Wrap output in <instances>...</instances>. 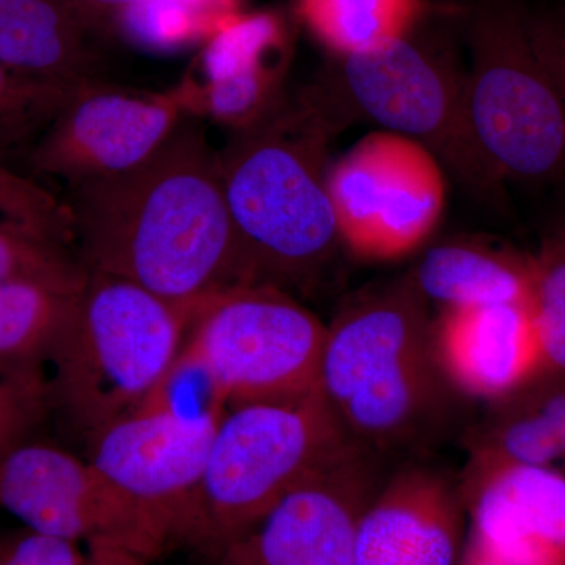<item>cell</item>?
Here are the masks:
<instances>
[{
  "mask_svg": "<svg viewBox=\"0 0 565 565\" xmlns=\"http://www.w3.org/2000/svg\"><path fill=\"white\" fill-rule=\"evenodd\" d=\"M66 204L88 274L131 281L193 313L215 294L250 285L218 152L196 117L131 172L70 189Z\"/></svg>",
  "mask_w": 565,
  "mask_h": 565,
  "instance_id": "6da1fadb",
  "label": "cell"
},
{
  "mask_svg": "<svg viewBox=\"0 0 565 565\" xmlns=\"http://www.w3.org/2000/svg\"><path fill=\"white\" fill-rule=\"evenodd\" d=\"M337 129L302 96L234 132L218 152L226 206L252 285L313 280L340 248L329 192Z\"/></svg>",
  "mask_w": 565,
  "mask_h": 565,
  "instance_id": "7a4b0ae2",
  "label": "cell"
},
{
  "mask_svg": "<svg viewBox=\"0 0 565 565\" xmlns=\"http://www.w3.org/2000/svg\"><path fill=\"white\" fill-rule=\"evenodd\" d=\"M433 326L407 275L364 294L327 326L319 392L353 444L382 457L437 422L448 381Z\"/></svg>",
  "mask_w": 565,
  "mask_h": 565,
  "instance_id": "3957f363",
  "label": "cell"
},
{
  "mask_svg": "<svg viewBox=\"0 0 565 565\" xmlns=\"http://www.w3.org/2000/svg\"><path fill=\"white\" fill-rule=\"evenodd\" d=\"M193 315L131 281L88 274L47 362L50 414L88 444L158 384Z\"/></svg>",
  "mask_w": 565,
  "mask_h": 565,
  "instance_id": "277c9868",
  "label": "cell"
},
{
  "mask_svg": "<svg viewBox=\"0 0 565 565\" xmlns=\"http://www.w3.org/2000/svg\"><path fill=\"white\" fill-rule=\"evenodd\" d=\"M463 21L465 121L490 180H564L565 96L535 50L527 11L515 0H479Z\"/></svg>",
  "mask_w": 565,
  "mask_h": 565,
  "instance_id": "5b68a950",
  "label": "cell"
},
{
  "mask_svg": "<svg viewBox=\"0 0 565 565\" xmlns=\"http://www.w3.org/2000/svg\"><path fill=\"white\" fill-rule=\"evenodd\" d=\"M423 24L381 50L332 57L318 84L300 95L338 132L353 121L375 122L382 131L419 141L465 188L492 195L498 188L465 121V71L445 41L427 35Z\"/></svg>",
  "mask_w": 565,
  "mask_h": 565,
  "instance_id": "8992f818",
  "label": "cell"
},
{
  "mask_svg": "<svg viewBox=\"0 0 565 565\" xmlns=\"http://www.w3.org/2000/svg\"><path fill=\"white\" fill-rule=\"evenodd\" d=\"M353 441L318 388L236 405L212 438L192 544L215 557Z\"/></svg>",
  "mask_w": 565,
  "mask_h": 565,
  "instance_id": "52a82bcc",
  "label": "cell"
},
{
  "mask_svg": "<svg viewBox=\"0 0 565 565\" xmlns=\"http://www.w3.org/2000/svg\"><path fill=\"white\" fill-rule=\"evenodd\" d=\"M326 333L285 289L237 285L195 311L185 341L210 364L232 408L315 392Z\"/></svg>",
  "mask_w": 565,
  "mask_h": 565,
  "instance_id": "ba28073f",
  "label": "cell"
},
{
  "mask_svg": "<svg viewBox=\"0 0 565 565\" xmlns=\"http://www.w3.org/2000/svg\"><path fill=\"white\" fill-rule=\"evenodd\" d=\"M445 167L419 141L367 134L330 163L329 192L341 244L367 259H396L422 247L446 202Z\"/></svg>",
  "mask_w": 565,
  "mask_h": 565,
  "instance_id": "9c48e42d",
  "label": "cell"
},
{
  "mask_svg": "<svg viewBox=\"0 0 565 565\" xmlns=\"http://www.w3.org/2000/svg\"><path fill=\"white\" fill-rule=\"evenodd\" d=\"M0 509L22 526L77 544L111 542L150 559L170 546L151 516L90 460L33 438L0 457Z\"/></svg>",
  "mask_w": 565,
  "mask_h": 565,
  "instance_id": "30bf717a",
  "label": "cell"
},
{
  "mask_svg": "<svg viewBox=\"0 0 565 565\" xmlns=\"http://www.w3.org/2000/svg\"><path fill=\"white\" fill-rule=\"evenodd\" d=\"M189 117L184 82L161 93L87 82L29 150V166L68 189L120 177L150 161Z\"/></svg>",
  "mask_w": 565,
  "mask_h": 565,
  "instance_id": "8fae6325",
  "label": "cell"
},
{
  "mask_svg": "<svg viewBox=\"0 0 565 565\" xmlns=\"http://www.w3.org/2000/svg\"><path fill=\"white\" fill-rule=\"evenodd\" d=\"M382 457L352 445L225 546L217 565H353L360 520L384 482Z\"/></svg>",
  "mask_w": 565,
  "mask_h": 565,
  "instance_id": "7c38bea8",
  "label": "cell"
},
{
  "mask_svg": "<svg viewBox=\"0 0 565 565\" xmlns=\"http://www.w3.org/2000/svg\"><path fill=\"white\" fill-rule=\"evenodd\" d=\"M217 427L129 412L88 441V460L151 516L169 545H191Z\"/></svg>",
  "mask_w": 565,
  "mask_h": 565,
  "instance_id": "4fadbf2b",
  "label": "cell"
},
{
  "mask_svg": "<svg viewBox=\"0 0 565 565\" xmlns=\"http://www.w3.org/2000/svg\"><path fill=\"white\" fill-rule=\"evenodd\" d=\"M470 537L505 565H565V476L552 467L470 463Z\"/></svg>",
  "mask_w": 565,
  "mask_h": 565,
  "instance_id": "5bb4252c",
  "label": "cell"
},
{
  "mask_svg": "<svg viewBox=\"0 0 565 565\" xmlns=\"http://www.w3.org/2000/svg\"><path fill=\"white\" fill-rule=\"evenodd\" d=\"M463 511L440 476L423 468L390 476L364 509L353 565H459Z\"/></svg>",
  "mask_w": 565,
  "mask_h": 565,
  "instance_id": "9a60e30c",
  "label": "cell"
},
{
  "mask_svg": "<svg viewBox=\"0 0 565 565\" xmlns=\"http://www.w3.org/2000/svg\"><path fill=\"white\" fill-rule=\"evenodd\" d=\"M433 338L446 381L471 396L508 401L537 374L539 341L530 303L444 310Z\"/></svg>",
  "mask_w": 565,
  "mask_h": 565,
  "instance_id": "2e32d148",
  "label": "cell"
},
{
  "mask_svg": "<svg viewBox=\"0 0 565 565\" xmlns=\"http://www.w3.org/2000/svg\"><path fill=\"white\" fill-rule=\"evenodd\" d=\"M92 32L63 0H0V65L74 88L98 79Z\"/></svg>",
  "mask_w": 565,
  "mask_h": 565,
  "instance_id": "e0dca14e",
  "label": "cell"
},
{
  "mask_svg": "<svg viewBox=\"0 0 565 565\" xmlns=\"http://www.w3.org/2000/svg\"><path fill=\"white\" fill-rule=\"evenodd\" d=\"M407 277L426 302L444 310L530 303L531 256L479 241H444L427 248Z\"/></svg>",
  "mask_w": 565,
  "mask_h": 565,
  "instance_id": "ac0fdd59",
  "label": "cell"
},
{
  "mask_svg": "<svg viewBox=\"0 0 565 565\" xmlns=\"http://www.w3.org/2000/svg\"><path fill=\"white\" fill-rule=\"evenodd\" d=\"M76 294L46 282H0V371L46 381Z\"/></svg>",
  "mask_w": 565,
  "mask_h": 565,
  "instance_id": "d6986e66",
  "label": "cell"
},
{
  "mask_svg": "<svg viewBox=\"0 0 565 565\" xmlns=\"http://www.w3.org/2000/svg\"><path fill=\"white\" fill-rule=\"evenodd\" d=\"M300 22L332 57L366 54L414 33L426 0H297Z\"/></svg>",
  "mask_w": 565,
  "mask_h": 565,
  "instance_id": "ffe728a7",
  "label": "cell"
},
{
  "mask_svg": "<svg viewBox=\"0 0 565 565\" xmlns=\"http://www.w3.org/2000/svg\"><path fill=\"white\" fill-rule=\"evenodd\" d=\"M274 11H239L204 41L199 84L222 81L269 82L282 85L289 39Z\"/></svg>",
  "mask_w": 565,
  "mask_h": 565,
  "instance_id": "44dd1931",
  "label": "cell"
},
{
  "mask_svg": "<svg viewBox=\"0 0 565 565\" xmlns=\"http://www.w3.org/2000/svg\"><path fill=\"white\" fill-rule=\"evenodd\" d=\"M530 307L537 332L539 370L522 393L565 390V237L559 233L531 256Z\"/></svg>",
  "mask_w": 565,
  "mask_h": 565,
  "instance_id": "7402d4cb",
  "label": "cell"
},
{
  "mask_svg": "<svg viewBox=\"0 0 565 565\" xmlns=\"http://www.w3.org/2000/svg\"><path fill=\"white\" fill-rule=\"evenodd\" d=\"M239 11L241 0H140L114 32L148 50H178L204 43Z\"/></svg>",
  "mask_w": 565,
  "mask_h": 565,
  "instance_id": "603a6c76",
  "label": "cell"
},
{
  "mask_svg": "<svg viewBox=\"0 0 565 565\" xmlns=\"http://www.w3.org/2000/svg\"><path fill=\"white\" fill-rule=\"evenodd\" d=\"M134 411L169 416L181 423L218 426L230 411V403L202 353L184 341L177 359Z\"/></svg>",
  "mask_w": 565,
  "mask_h": 565,
  "instance_id": "cb8c5ba5",
  "label": "cell"
},
{
  "mask_svg": "<svg viewBox=\"0 0 565 565\" xmlns=\"http://www.w3.org/2000/svg\"><path fill=\"white\" fill-rule=\"evenodd\" d=\"M74 88L32 81L0 65V158L31 150Z\"/></svg>",
  "mask_w": 565,
  "mask_h": 565,
  "instance_id": "d4e9b609",
  "label": "cell"
},
{
  "mask_svg": "<svg viewBox=\"0 0 565 565\" xmlns=\"http://www.w3.org/2000/svg\"><path fill=\"white\" fill-rule=\"evenodd\" d=\"M87 277L68 245L0 221V282L39 281L79 291Z\"/></svg>",
  "mask_w": 565,
  "mask_h": 565,
  "instance_id": "484cf974",
  "label": "cell"
},
{
  "mask_svg": "<svg viewBox=\"0 0 565 565\" xmlns=\"http://www.w3.org/2000/svg\"><path fill=\"white\" fill-rule=\"evenodd\" d=\"M0 217L63 245L73 243L68 204L0 158Z\"/></svg>",
  "mask_w": 565,
  "mask_h": 565,
  "instance_id": "4316f807",
  "label": "cell"
},
{
  "mask_svg": "<svg viewBox=\"0 0 565 565\" xmlns=\"http://www.w3.org/2000/svg\"><path fill=\"white\" fill-rule=\"evenodd\" d=\"M46 415L44 379L0 371V457L31 440Z\"/></svg>",
  "mask_w": 565,
  "mask_h": 565,
  "instance_id": "83f0119b",
  "label": "cell"
},
{
  "mask_svg": "<svg viewBox=\"0 0 565 565\" xmlns=\"http://www.w3.org/2000/svg\"><path fill=\"white\" fill-rule=\"evenodd\" d=\"M77 542L22 526L0 537V565H84Z\"/></svg>",
  "mask_w": 565,
  "mask_h": 565,
  "instance_id": "f1b7e54d",
  "label": "cell"
},
{
  "mask_svg": "<svg viewBox=\"0 0 565 565\" xmlns=\"http://www.w3.org/2000/svg\"><path fill=\"white\" fill-rule=\"evenodd\" d=\"M531 39L546 68L553 74L565 96V11L563 13H527Z\"/></svg>",
  "mask_w": 565,
  "mask_h": 565,
  "instance_id": "f546056e",
  "label": "cell"
},
{
  "mask_svg": "<svg viewBox=\"0 0 565 565\" xmlns=\"http://www.w3.org/2000/svg\"><path fill=\"white\" fill-rule=\"evenodd\" d=\"M88 31H115L126 11L140 0H63Z\"/></svg>",
  "mask_w": 565,
  "mask_h": 565,
  "instance_id": "4dcf8cb0",
  "label": "cell"
},
{
  "mask_svg": "<svg viewBox=\"0 0 565 565\" xmlns=\"http://www.w3.org/2000/svg\"><path fill=\"white\" fill-rule=\"evenodd\" d=\"M519 399L533 405L546 429L552 435L561 456L565 457V390L550 392H525L516 394Z\"/></svg>",
  "mask_w": 565,
  "mask_h": 565,
  "instance_id": "1f68e13d",
  "label": "cell"
},
{
  "mask_svg": "<svg viewBox=\"0 0 565 565\" xmlns=\"http://www.w3.org/2000/svg\"><path fill=\"white\" fill-rule=\"evenodd\" d=\"M459 565H505L503 561L498 559L492 553L487 552L484 546L478 544L468 535L467 545Z\"/></svg>",
  "mask_w": 565,
  "mask_h": 565,
  "instance_id": "d6a6232c",
  "label": "cell"
},
{
  "mask_svg": "<svg viewBox=\"0 0 565 565\" xmlns=\"http://www.w3.org/2000/svg\"><path fill=\"white\" fill-rule=\"evenodd\" d=\"M559 234H561V236H564V237H565V226H564V228H563V230H561Z\"/></svg>",
  "mask_w": 565,
  "mask_h": 565,
  "instance_id": "836d02e7",
  "label": "cell"
}]
</instances>
